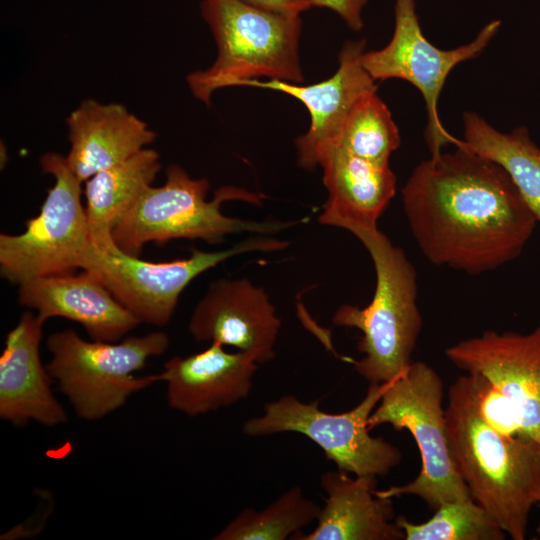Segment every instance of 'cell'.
I'll return each mask as SVG.
<instances>
[{
    "label": "cell",
    "mask_w": 540,
    "mask_h": 540,
    "mask_svg": "<svg viewBox=\"0 0 540 540\" xmlns=\"http://www.w3.org/2000/svg\"><path fill=\"white\" fill-rule=\"evenodd\" d=\"M402 201L423 255L469 275L517 258L538 223L507 172L462 145L420 163Z\"/></svg>",
    "instance_id": "1"
},
{
    "label": "cell",
    "mask_w": 540,
    "mask_h": 540,
    "mask_svg": "<svg viewBox=\"0 0 540 540\" xmlns=\"http://www.w3.org/2000/svg\"><path fill=\"white\" fill-rule=\"evenodd\" d=\"M445 416L451 456L470 496L512 539H525L540 492V449L488 426L459 377Z\"/></svg>",
    "instance_id": "2"
},
{
    "label": "cell",
    "mask_w": 540,
    "mask_h": 540,
    "mask_svg": "<svg viewBox=\"0 0 540 540\" xmlns=\"http://www.w3.org/2000/svg\"><path fill=\"white\" fill-rule=\"evenodd\" d=\"M368 251L375 268L376 287L364 308L341 305L332 317L336 326L356 328L363 357L355 371L369 384H382L400 376L411 357L423 326L417 305V274L404 251L393 245L377 225L348 230Z\"/></svg>",
    "instance_id": "3"
},
{
    "label": "cell",
    "mask_w": 540,
    "mask_h": 540,
    "mask_svg": "<svg viewBox=\"0 0 540 540\" xmlns=\"http://www.w3.org/2000/svg\"><path fill=\"white\" fill-rule=\"evenodd\" d=\"M200 11L215 39L217 57L207 69L187 76L199 101L209 105L218 89L258 77L303 82L300 15L269 12L235 0H202Z\"/></svg>",
    "instance_id": "4"
},
{
    "label": "cell",
    "mask_w": 540,
    "mask_h": 540,
    "mask_svg": "<svg viewBox=\"0 0 540 540\" xmlns=\"http://www.w3.org/2000/svg\"><path fill=\"white\" fill-rule=\"evenodd\" d=\"M209 186L207 179H193L182 167L169 165L166 182L159 187L150 186L116 222L112 229L114 243L126 254L139 257L149 242L201 239L217 244L229 234L273 233L294 224L228 217L221 211L222 203L241 200L259 206L263 196L243 188L223 186L208 201Z\"/></svg>",
    "instance_id": "5"
},
{
    "label": "cell",
    "mask_w": 540,
    "mask_h": 540,
    "mask_svg": "<svg viewBox=\"0 0 540 540\" xmlns=\"http://www.w3.org/2000/svg\"><path fill=\"white\" fill-rule=\"evenodd\" d=\"M443 381L425 362H412L387 387L371 413L370 429L389 424L413 436L421 457V470L411 482L376 489V495L394 498L413 495L435 511L444 503L472 498L459 475L449 448Z\"/></svg>",
    "instance_id": "6"
},
{
    "label": "cell",
    "mask_w": 540,
    "mask_h": 540,
    "mask_svg": "<svg viewBox=\"0 0 540 540\" xmlns=\"http://www.w3.org/2000/svg\"><path fill=\"white\" fill-rule=\"evenodd\" d=\"M51 359L47 369L81 419L98 420L123 406L128 398L155 382L159 374L142 377L134 373L147 360L165 353L166 333L155 331L131 336L120 343L86 341L73 330L48 336Z\"/></svg>",
    "instance_id": "7"
},
{
    "label": "cell",
    "mask_w": 540,
    "mask_h": 540,
    "mask_svg": "<svg viewBox=\"0 0 540 540\" xmlns=\"http://www.w3.org/2000/svg\"><path fill=\"white\" fill-rule=\"evenodd\" d=\"M287 245L258 236L225 250L192 249L185 259L151 262L126 254L115 243L102 248L90 241L78 259V268L96 277L141 323L162 327L170 321L183 290L201 273L242 253L279 251Z\"/></svg>",
    "instance_id": "8"
},
{
    "label": "cell",
    "mask_w": 540,
    "mask_h": 540,
    "mask_svg": "<svg viewBox=\"0 0 540 540\" xmlns=\"http://www.w3.org/2000/svg\"><path fill=\"white\" fill-rule=\"evenodd\" d=\"M387 384H370L360 403L343 413L322 411L320 400L304 403L285 395L266 403L263 415L248 419L243 432L254 437L299 433L316 443L337 469L354 476H384L401 463L402 452L385 439L371 436L368 420Z\"/></svg>",
    "instance_id": "9"
},
{
    "label": "cell",
    "mask_w": 540,
    "mask_h": 540,
    "mask_svg": "<svg viewBox=\"0 0 540 540\" xmlns=\"http://www.w3.org/2000/svg\"><path fill=\"white\" fill-rule=\"evenodd\" d=\"M43 172L55 183L48 190L39 214L26 221L17 235H0V272L14 284L73 272L90 242L82 182L70 169L66 157L47 152L40 158Z\"/></svg>",
    "instance_id": "10"
},
{
    "label": "cell",
    "mask_w": 540,
    "mask_h": 540,
    "mask_svg": "<svg viewBox=\"0 0 540 540\" xmlns=\"http://www.w3.org/2000/svg\"><path fill=\"white\" fill-rule=\"evenodd\" d=\"M395 25L389 43L380 50L364 52L361 63L375 80L403 79L421 93L428 123L425 132L431 155L442 152L457 138L447 132L438 113V101L445 81L456 65L479 56L498 32L501 21L486 24L475 39L452 50H441L424 36L415 0H395Z\"/></svg>",
    "instance_id": "11"
},
{
    "label": "cell",
    "mask_w": 540,
    "mask_h": 540,
    "mask_svg": "<svg viewBox=\"0 0 540 540\" xmlns=\"http://www.w3.org/2000/svg\"><path fill=\"white\" fill-rule=\"evenodd\" d=\"M465 372L488 378L510 404L526 443L540 449V327L530 333L488 330L445 351Z\"/></svg>",
    "instance_id": "12"
},
{
    "label": "cell",
    "mask_w": 540,
    "mask_h": 540,
    "mask_svg": "<svg viewBox=\"0 0 540 540\" xmlns=\"http://www.w3.org/2000/svg\"><path fill=\"white\" fill-rule=\"evenodd\" d=\"M365 45V40L347 41L339 53L337 71L328 79L315 84L300 85L277 79H249L239 83L238 86L286 93L307 108L310 115L309 129L295 141L300 167L314 169L322 150L336 144L354 105L363 96L377 92L376 81L361 63Z\"/></svg>",
    "instance_id": "13"
},
{
    "label": "cell",
    "mask_w": 540,
    "mask_h": 540,
    "mask_svg": "<svg viewBox=\"0 0 540 540\" xmlns=\"http://www.w3.org/2000/svg\"><path fill=\"white\" fill-rule=\"evenodd\" d=\"M280 327L268 294L246 278L213 281L188 324L196 341L237 348L253 355L258 364L275 356Z\"/></svg>",
    "instance_id": "14"
},
{
    "label": "cell",
    "mask_w": 540,
    "mask_h": 540,
    "mask_svg": "<svg viewBox=\"0 0 540 540\" xmlns=\"http://www.w3.org/2000/svg\"><path fill=\"white\" fill-rule=\"evenodd\" d=\"M45 320L24 312L8 332L0 357V418L16 426L36 421L56 426L67 414L51 389L52 377L40 358Z\"/></svg>",
    "instance_id": "15"
},
{
    "label": "cell",
    "mask_w": 540,
    "mask_h": 540,
    "mask_svg": "<svg viewBox=\"0 0 540 540\" xmlns=\"http://www.w3.org/2000/svg\"><path fill=\"white\" fill-rule=\"evenodd\" d=\"M257 369L253 355L231 353L212 342L202 352L172 357L159 375L166 382L170 408L194 417L246 399Z\"/></svg>",
    "instance_id": "16"
},
{
    "label": "cell",
    "mask_w": 540,
    "mask_h": 540,
    "mask_svg": "<svg viewBox=\"0 0 540 540\" xmlns=\"http://www.w3.org/2000/svg\"><path fill=\"white\" fill-rule=\"evenodd\" d=\"M19 304L45 321L62 317L79 323L92 340L117 342L141 322L91 273H64L19 285Z\"/></svg>",
    "instance_id": "17"
},
{
    "label": "cell",
    "mask_w": 540,
    "mask_h": 540,
    "mask_svg": "<svg viewBox=\"0 0 540 540\" xmlns=\"http://www.w3.org/2000/svg\"><path fill=\"white\" fill-rule=\"evenodd\" d=\"M70 150L66 161L84 183L154 142L157 134L119 103L85 99L66 119Z\"/></svg>",
    "instance_id": "18"
},
{
    "label": "cell",
    "mask_w": 540,
    "mask_h": 540,
    "mask_svg": "<svg viewBox=\"0 0 540 540\" xmlns=\"http://www.w3.org/2000/svg\"><path fill=\"white\" fill-rule=\"evenodd\" d=\"M328 200L319 222L349 230L377 225L396 191L389 165H379L331 144L319 155Z\"/></svg>",
    "instance_id": "19"
},
{
    "label": "cell",
    "mask_w": 540,
    "mask_h": 540,
    "mask_svg": "<svg viewBox=\"0 0 540 540\" xmlns=\"http://www.w3.org/2000/svg\"><path fill=\"white\" fill-rule=\"evenodd\" d=\"M326 493L316 528L299 540H405L392 498L376 495V477L349 476L337 469L320 479Z\"/></svg>",
    "instance_id": "20"
},
{
    "label": "cell",
    "mask_w": 540,
    "mask_h": 540,
    "mask_svg": "<svg viewBox=\"0 0 540 540\" xmlns=\"http://www.w3.org/2000/svg\"><path fill=\"white\" fill-rule=\"evenodd\" d=\"M161 168L159 153L144 148L84 182L85 213L90 241L95 246L104 248L114 243V225L152 186Z\"/></svg>",
    "instance_id": "21"
},
{
    "label": "cell",
    "mask_w": 540,
    "mask_h": 540,
    "mask_svg": "<svg viewBox=\"0 0 540 540\" xmlns=\"http://www.w3.org/2000/svg\"><path fill=\"white\" fill-rule=\"evenodd\" d=\"M463 123L464 138L455 146L462 145L500 165L540 223V148L528 129L521 126L503 133L473 112L464 113Z\"/></svg>",
    "instance_id": "22"
},
{
    "label": "cell",
    "mask_w": 540,
    "mask_h": 540,
    "mask_svg": "<svg viewBox=\"0 0 540 540\" xmlns=\"http://www.w3.org/2000/svg\"><path fill=\"white\" fill-rule=\"evenodd\" d=\"M321 507L294 486L262 510L246 508L214 540H285L317 521Z\"/></svg>",
    "instance_id": "23"
},
{
    "label": "cell",
    "mask_w": 540,
    "mask_h": 540,
    "mask_svg": "<svg viewBox=\"0 0 540 540\" xmlns=\"http://www.w3.org/2000/svg\"><path fill=\"white\" fill-rule=\"evenodd\" d=\"M400 134L377 92L363 96L350 111L336 142L349 152L379 165H389L400 146Z\"/></svg>",
    "instance_id": "24"
},
{
    "label": "cell",
    "mask_w": 540,
    "mask_h": 540,
    "mask_svg": "<svg viewBox=\"0 0 540 540\" xmlns=\"http://www.w3.org/2000/svg\"><path fill=\"white\" fill-rule=\"evenodd\" d=\"M431 518L417 524L396 517L405 540H503L506 533L481 505L468 498L439 506Z\"/></svg>",
    "instance_id": "25"
},
{
    "label": "cell",
    "mask_w": 540,
    "mask_h": 540,
    "mask_svg": "<svg viewBox=\"0 0 540 540\" xmlns=\"http://www.w3.org/2000/svg\"><path fill=\"white\" fill-rule=\"evenodd\" d=\"M459 378L480 418L488 426L504 436L525 442L510 404L488 378L478 372H466Z\"/></svg>",
    "instance_id": "26"
},
{
    "label": "cell",
    "mask_w": 540,
    "mask_h": 540,
    "mask_svg": "<svg viewBox=\"0 0 540 540\" xmlns=\"http://www.w3.org/2000/svg\"><path fill=\"white\" fill-rule=\"evenodd\" d=\"M315 7L328 8L335 12L353 31L363 28V10L368 0H310Z\"/></svg>",
    "instance_id": "27"
},
{
    "label": "cell",
    "mask_w": 540,
    "mask_h": 540,
    "mask_svg": "<svg viewBox=\"0 0 540 540\" xmlns=\"http://www.w3.org/2000/svg\"><path fill=\"white\" fill-rule=\"evenodd\" d=\"M243 4L269 12L301 15L312 7L310 0H235Z\"/></svg>",
    "instance_id": "28"
},
{
    "label": "cell",
    "mask_w": 540,
    "mask_h": 540,
    "mask_svg": "<svg viewBox=\"0 0 540 540\" xmlns=\"http://www.w3.org/2000/svg\"><path fill=\"white\" fill-rule=\"evenodd\" d=\"M536 504H538V505L540 506V492H539V494H538V497H537V503H536ZM537 533L540 535V523H539V525H538V527H537Z\"/></svg>",
    "instance_id": "29"
}]
</instances>
